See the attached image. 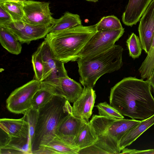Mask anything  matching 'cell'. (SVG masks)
I'll return each mask as SVG.
<instances>
[{
  "instance_id": "1",
  "label": "cell",
  "mask_w": 154,
  "mask_h": 154,
  "mask_svg": "<svg viewBox=\"0 0 154 154\" xmlns=\"http://www.w3.org/2000/svg\"><path fill=\"white\" fill-rule=\"evenodd\" d=\"M110 104L122 115L144 120L154 115V98L148 81L125 78L111 89Z\"/></svg>"
},
{
  "instance_id": "2",
  "label": "cell",
  "mask_w": 154,
  "mask_h": 154,
  "mask_svg": "<svg viewBox=\"0 0 154 154\" xmlns=\"http://www.w3.org/2000/svg\"><path fill=\"white\" fill-rule=\"evenodd\" d=\"M97 23L82 25L63 31L50 32L45 38L54 57L64 63L77 61L79 54L89 39L97 31Z\"/></svg>"
},
{
  "instance_id": "3",
  "label": "cell",
  "mask_w": 154,
  "mask_h": 154,
  "mask_svg": "<svg viewBox=\"0 0 154 154\" xmlns=\"http://www.w3.org/2000/svg\"><path fill=\"white\" fill-rule=\"evenodd\" d=\"M72 107L65 97L54 95L38 110V121L32 144V151L46 146L56 135L62 120L72 113Z\"/></svg>"
},
{
  "instance_id": "4",
  "label": "cell",
  "mask_w": 154,
  "mask_h": 154,
  "mask_svg": "<svg viewBox=\"0 0 154 154\" xmlns=\"http://www.w3.org/2000/svg\"><path fill=\"white\" fill-rule=\"evenodd\" d=\"M123 51L121 46L115 45L109 50L96 55L79 58L77 61L81 84L93 88L101 76L120 69L123 65Z\"/></svg>"
},
{
  "instance_id": "5",
  "label": "cell",
  "mask_w": 154,
  "mask_h": 154,
  "mask_svg": "<svg viewBox=\"0 0 154 154\" xmlns=\"http://www.w3.org/2000/svg\"><path fill=\"white\" fill-rule=\"evenodd\" d=\"M114 120L100 115H93L89 122L97 137L93 145L79 150L78 154H118L120 151L118 145L108 136L106 131L110 123Z\"/></svg>"
},
{
  "instance_id": "6",
  "label": "cell",
  "mask_w": 154,
  "mask_h": 154,
  "mask_svg": "<svg viewBox=\"0 0 154 154\" xmlns=\"http://www.w3.org/2000/svg\"><path fill=\"white\" fill-rule=\"evenodd\" d=\"M41 83L33 79L16 89L6 100L7 109L11 112L21 114L32 108L33 97L39 89Z\"/></svg>"
},
{
  "instance_id": "7",
  "label": "cell",
  "mask_w": 154,
  "mask_h": 154,
  "mask_svg": "<svg viewBox=\"0 0 154 154\" xmlns=\"http://www.w3.org/2000/svg\"><path fill=\"white\" fill-rule=\"evenodd\" d=\"M124 28L97 31L88 40L80 51L79 57L94 56L112 48L123 35Z\"/></svg>"
},
{
  "instance_id": "8",
  "label": "cell",
  "mask_w": 154,
  "mask_h": 154,
  "mask_svg": "<svg viewBox=\"0 0 154 154\" xmlns=\"http://www.w3.org/2000/svg\"><path fill=\"white\" fill-rule=\"evenodd\" d=\"M24 13L22 21L35 25L51 26L54 18L50 8L49 2L32 0L23 2Z\"/></svg>"
},
{
  "instance_id": "9",
  "label": "cell",
  "mask_w": 154,
  "mask_h": 154,
  "mask_svg": "<svg viewBox=\"0 0 154 154\" xmlns=\"http://www.w3.org/2000/svg\"><path fill=\"white\" fill-rule=\"evenodd\" d=\"M0 25L11 31L21 44H27L32 41L45 37L52 26L33 25L22 20Z\"/></svg>"
},
{
  "instance_id": "10",
  "label": "cell",
  "mask_w": 154,
  "mask_h": 154,
  "mask_svg": "<svg viewBox=\"0 0 154 154\" xmlns=\"http://www.w3.org/2000/svg\"><path fill=\"white\" fill-rule=\"evenodd\" d=\"M38 48L42 56L44 67L41 82L49 81L68 76L64 63L55 58L45 40Z\"/></svg>"
},
{
  "instance_id": "11",
  "label": "cell",
  "mask_w": 154,
  "mask_h": 154,
  "mask_svg": "<svg viewBox=\"0 0 154 154\" xmlns=\"http://www.w3.org/2000/svg\"><path fill=\"white\" fill-rule=\"evenodd\" d=\"M42 82L54 95L63 97L69 103L75 102L83 91L81 84L68 76Z\"/></svg>"
},
{
  "instance_id": "12",
  "label": "cell",
  "mask_w": 154,
  "mask_h": 154,
  "mask_svg": "<svg viewBox=\"0 0 154 154\" xmlns=\"http://www.w3.org/2000/svg\"><path fill=\"white\" fill-rule=\"evenodd\" d=\"M138 31L142 48L147 54L154 36V0L149 4L140 19Z\"/></svg>"
},
{
  "instance_id": "13",
  "label": "cell",
  "mask_w": 154,
  "mask_h": 154,
  "mask_svg": "<svg viewBox=\"0 0 154 154\" xmlns=\"http://www.w3.org/2000/svg\"><path fill=\"white\" fill-rule=\"evenodd\" d=\"M95 91L91 88L84 87L82 94L73 103L72 113L79 119L89 122L96 98Z\"/></svg>"
},
{
  "instance_id": "14",
  "label": "cell",
  "mask_w": 154,
  "mask_h": 154,
  "mask_svg": "<svg viewBox=\"0 0 154 154\" xmlns=\"http://www.w3.org/2000/svg\"><path fill=\"white\" fill-rule=\"evenodd\" d=\"M86 122H88L77 118L72 113H71L60 122L56 134L72 145L74 139Z\"/></svg>"
},
{
  "instance_id": "15",
  "label": "cell",
  "mask_w": 154,
  "mask_h": 154,
  "mask_svg": "<svg viewBox=\"0 0 154 154\" xmlns=\"http://www.w3.org/2000/svg\"><path fill=\"white\" fill-rule=\"evenodd\" d=\"M0 126L1 129L9 137H29V124L24 114L22 118L19 119H1Z\"/></svg>"
},
{
  "instance_id": "16",
  "label": "cell",
  "mask_w": 154,
  "mask_h": 154,
  "mask_svg": "<svg viewBox=\"0 0 154 154\" xmlns=\"http://www.w3.org/2000/svg\"><path fill=\"white\" fill-rule=\"evenodd\" d=\"M152 0H129L122 16L124 24L131 26L136 24Z\"/></svg>"
},
{
  "instance_id": "17",
  "label": "cell",
  "mask_w": 154,
  "mask_h": 154,
  "mask_svg": "<svg viewBox=\"0 0 154 154\" xmlns=\"http://www.w3.org/2000/svg\"><path fill=\"white\" fill-rule=\"evenodd\" d=\"M0 154H32L29 137H8L0 142Z\"/></svg>"
},
{
  "instance_id": "18",
  "label": "cell",
  "mask_w": 154,
  "mask_h": 154,
  "mask_svg": "<svg viewBox=\"0 0 154 154\" xmlns=\"http://www.w3.org/2000/svg\"><path fill=\"white\" fill-rule=\"evenodd\" d=\"M140 121L124 118L114 120L109 125L106 132L110 138L118 145L119 141L124 135L137 125Z\"/></svg>"
},
{
  "instance_id": "19",
  "label": "cell",
  "mask_w": 154,
  "mask_h": 154,
  "mask_svg": "<svg viewBox=\"0 0 154 154\" xmlns=\"http://www.w3.org/2000/svg\"><path fill=\"white\" fill-rule=\"evenodd\" d=\"M154 124V115L141 121L137 125L127 132L119 141L118 148L120 151L132 143L144 132Z\"/></svg>"
},
{
  "instance_id": "20",
  "label": "cell",
  "mask_w": 154,
  "mask_h": 154,
  "mask_svg": "<svg viewBox=\"0 0 154 154\" xmlns=\"http://www.w3.org/2000/svg\"><path fill=\"white\" fill-rule=\"evenodd\" d=\"M97 137L90 122H86L74 139L72 146L79 150L93 144Z\"/></svg>"
},
{
  "instance_id": "21",
  "label": "cell",
  "mask_w": 154,
  "mask_h": 154,
  "mask_svg": "<svg viewBox=\"0 0 154 154\" xmlns=\"http://www.w3.org/2000/svg\"><path fill=\"white\" fill-rule=\"evenodd\" d=\"M0 42L2 46L11 54L18 55L22 51L21 43L8 29L0 25Z\"/></svg>"
},
{
  "instance_id": "22",
  "label": "cell",
  "mask_w": 154,
  "mask_h": 154,
  "mask_svg": "<svg viewBox=\"0 0 154 154\" xmlns=\"http://www.w3.org/2000/svg\"><path fill=\"white\" fill-rule=\"evenodd\" d=\"M82 20L79 15L66 12L60 18L54 19L49 32L63 31L82 25Z\"/></svg>"
},
{
  "instance_id": "23",
  "label": "cell",
  "mask_w": 154,
  "mask_h": 154,
  "mask_svg": "<svg viewBox=\"0 0 154 154\" xmlns=\"http://www.w3.org/2000/svg\"><path fill=\"white\" fill-rule=\"evenodd\" d=\"M54 95L45 84L41 82L40 87L34 95L32 104V108L38 110L47 104Z\"/></svg>"
},
{
  "instance_id": "24",
  "label": "cell",
  "mask_w": 154,
  "mask_h": 154,
  "mask_svg": "<svg viewBox=\"0 0 154 154\" xmlns=\"http://www.w3.org/2000/svg\"><path fill=\"white\" fill-rule=\"evenodd\" d=\"M46 146L51 148L57 154H78L79 151L78 149L57 135Z\"/></svg>"
},
{
  "instance_id": "25",
  "label": "cell",
  "mask_w": 154,
  "mask_h": 154,
  "mask_svg": "<svg viewBox=\"0 0 154 154\" xmlns=\"http://www.w3.org/2000/svg\"><path fill=\"white\" fill-rule=\"evenodd\" d=\"M138 71L142 79H149L154 71V36L147 56Z\"/></svg>"
},
{
  "instance_id": "26",
  "label": "cell",
  "mask_w": 154,
  "mask_h": 154,
  "mask_svg": "<svg viewBox=\"0 0 154 154\" xmlns=\"http://www.w3.org/2000/svg\"><path fill=\"white\" fill-rule=\"evenodd\" d=\"M0 5L9 14L13 21L22 20L24 15L23 2H0Z\"/></svg>"
},
{
  "instance_id": "27",
  "label": "cell",
  "mask_w": 154,
  "mask_h": 154,
  "mask_svg": "<svg viewBox=\"0 0 154 154\" xmlns=\"http://www.w3.org/2000/svg\"><path fill=\"white\" fill-rule=\"evenodd\" d=\"M122 28L120 20L113 15L103 17L97 23V31L117 30Z\"/></svg>"
},
{
  "instance_id": "28",
  "label": "cell",
  "mask_w": 154,
  "mask_h": 154,
  "mask_svg": "<svg viewBox=\"0 0 154 154\" xmlns=\"http://www.w3.org/2000/svg\"><path fill=\"white\" fill-rule=\"evenodd\" d=\"M99 115L116 120L124 118V117L116 109L106 102L100 103L96 106Z\"/></svg>"
},
{
  "instance_id": "29",
  "label": "cell",
  "mask_w": 154,
  "mask_h": 154,
  "mask_svg": "<svg viewBox=\"0 0 154 154\" xmlns=\"http://www.w3.org/2000/svg\"><path fill=\"white\" fill-rule=\"evenodd\" d=\"M32 62L34 72V79L41 82L43 75L44 67L42 56L38 48L32 55Z\"/></svg>"
},
{
  "instance_id": "30",
  "label": "cell",
  "mask_w": 154,
  "mask_h": 154,
  "mask_svg": "<svg viewBox=\"0 0 154 154\" xmlns=\"http://www.w3.org/2000/svg\"><path fill=\"white\" fill-rule=\"evenodd\" d=\"M126 43L130 56L134 59L138 58L142 49L138 37L133 33L127 40Z\"/></svg>"
},
{
  "instance_id": "31",
  "label": "cell",
  "mask_w": 154,
  "mask_h": 154,
  "mask_svg": "<svg viewBox=\"0 0 154 154\" xmlns=\"http://www.w3.org/2000/svg\"><path fill=\"white\" fill-rule=\"evenodd\" d=\"M23 114H25L27 120L29 124V137L32 146V144L38 121V110L34 109L31 108Z\"/></svg>"
},
{
  "instance_id": "32",
  "label": "cell",
  "mask_w": 154,
  "mask_h": 154,
  "mask_svg": "<svg viewBox=\"0 0 154 154\" xmlns=\"http://www.w3.org/2000/svg\"><path fill=\"white\" fill-rule=\"evenodd\" d=\"M13 20L9 14L0 5V25L11 23Z\"/></svg>"
},
{
  "instance_id": "33",
  "label": "cell",
  "mask_w": 154,
  "mask_h": 154,
  "mask_svg": "<svg viewBox=\"0 0 154 154\" xmlns=\"http://www.w3.org/2000/svg\"><path fill=\"white\" fill-rule=\"evenodd\" d=\"M120 154H154V149L139 150L135 149H130L125 148L122 150V152Z\"/></svg>"
},
{
  "instance_id": "34",
  "label": "cell",
  "mask_w": 154,
  "mask_h": 154,
  "mask_svg": "<svg viewBox=\"0 0 154 154\" xmlns=\"http://www.w3.org/2000/svg\"><path fill=\"white\" fill-rule=\"evenodd\" d=\"M32 154H57V152L51 147L47 146L41 147L32 151Z\"/></svg>"
},
{
  "instance_id": "35",
  "label": "cell",
  "mask_w": 154,
  "mask_h": 154,
  "mask_svg": "<svg viewBox=\"0 0 154 154\" xmlns=\"http://www.w3.org/2000/svg\"><path fill=\"white\" fill-rule=\"evenodd\" d=\"M147 80L149 82L151 86L154 89V71L150 77L147 79Z\"/></svg>"
},
{
  "instance_id": "36",
  "label": "cell",
  "mask_w": 154,
  "mask_h": 154,
  "mask_svg": "<svg viewBox=\"0 0 154 154\" xmlns=\"http://www.w3.org/2000/svg\"><path fill=\"white\" fill-rule=\"evenodd\" d=\"M25 0H0V2H6V1H11L23 2Z\"/></svg>"
},
{
  "instance_id": "37",
  "label": "cell",
  "mask_w": 154,
  "mask_h": 154,
  "mask_svg": "<svg viewBox=\"0 0 154 154\" xmlns=\"http://www.w3.org/2000/svg\"><path fill=\"white\" fill-rule=\"evenodd\" d=\"M88 1L96 2L98 1V0H86Z\"/></svg>"
},
{
  "instance_id": "38",
  "label": "cell",
  "mask_w": 154,
  "mask_h": 154,
  "mask_svg": "<svg viewBox=\"0 0 154 154\" xmlns=\"http://www.w3.org/2000/svg\"></svg>"
}]
</instances>
